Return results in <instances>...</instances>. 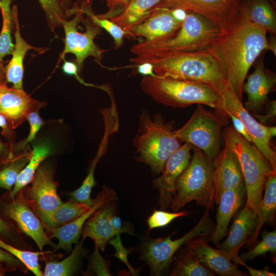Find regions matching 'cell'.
I'll use <instances>...</instances> for the list:
<instances>
[{
	"mask_svg": "<svg viewBox=\"0 0 276 276\" xmlns=\"http://www.w3.org/2000/svg\"><path fill=\"white\" fill-rule=\"evenodd\" d=\"M267 33L249 21L240 7L236 18L226 30L220 32L206 50L217 60L241 101L247 73L259 56L266 51Z\"/></svg>",
	"mask_w": 276,
	"mask_h": 276,
	"instance_id": "obj_1",
	"label": "cell"
},
{
	"mask_svg": "<svg viewBox=\"0 0 276 276\" xmlns=\"http://www.w3.org/2000/svg\"><path fill=\"white\" fill-rule=\"evenodd\" d=\"M130 61L135 64L149 62L157 76L203 83L220 95L228 82L218 62L207 50L139 55Z\"/></svg>",
	"mask_w": 276,
	"mask_h": 276,
	"instance_id": "obj_2",
	"label": "cell"
},
{
	"mask_svg": "<svg viewBox=\"0 0 276 276\" xmlns=\"http://www.w3.org/2000/svg\"><path fill=\"white\" fill-rule=\"evenodd\" d=\"M140 86L146 94L164 106L177 108L202 104L227 118L220 94L206 84L156 76H144Z\"/></svg>",
	"mask_w": 276,
	"mask_h": 276,
	"instance_id": "obj_3",
	"label": "cell"
},
{
	"mask_svg": "<svg viewBox=\"0 0 276 276\" xmlns=\"http://www.w3.org/2000/svg\"><path fill=\"white\" fill-rule=\"evenodd\" d=\"M174 130L173 122H167L160 113L151 117L143 110L133 139L137 155L135 159L149 166L154 174H160L169 157L181 145Z\"/></svg>",
	"mask_w": 276,
	"mask_h": 276,
	"instance_id": "obj_4",
	"label": "cell"
},
{
	"mask_svg": "<svg viewBox=\"0 0 276 276\" xmlns=\"http://www.w3.org/2000/svg\"><path fill=\"white\" fill-rule=\"evenodd\" d=\"M220 32L215 23L203 15L187 12L181 28L172 38L160 41L144 40L134 44L130 51L135 56L204 51Z\"/></svg>",
	"mask_w": 276,
	"mask_h": 276,
	"instance_id": "obj_5",
	"label": "cell"
},
{
	"mask_svg": "<svg viewBox=\"0 0 276 276\" xmlns=\"http://www.w3.org/2000/svg\"><path fill=\"white\" fill-rule=\"evenodd\" d=\"M193 154L175 184V193L170 208L178 212L189 202L213 210L215 203L213 163L201 150L192 146Z\"/></svg>",
	"mask_w": 276,
	"mask_h": 276,
	"instance_id": "obj_6",
	"label": "cell"
},
{
	"mask_svg": "<svg viewBox=\"0 0 276 276\" xmlns=\"http://www.w3.org/2000/svg\"><path fill=\"white\" fill-rule=\"evenodd\" d=\"M222 136L236 153L242 170L246 189V205L258 213L267 178L276 173L259 149L242 137L233 125L225 126Z\"/></svg>",
	"mask_w": 276,
	"mask_h": 276,
	"instance_id": "obj_7",
	"label": "cell"
},
{
	"mask_svg": "<svg viewBox=\"0 0 276 276\" xmlns=\"http://www.w3.org/2000/svg\"><path fill=\"white\" fill-rule=\"evenodd\" d=\"M210 210L206 208L198 223L179 239L173 240L171 239V235L156 239L148 236L142 238L138 248L140 259L148 264L151 275L159 276L166 273L176 252L187 242L198 237L212 234L215 224L210 217Z\"/></svg>",
	"mask_w": 276,
	"mask_h": 276,
	"instance_id": "obj_8",
	"label": "cell"
},
{
	"mask_svg": "<svg viewBox=\"0 0 276 276\" xmlns=\"http://www.w3.org/2000/svg\"><path fill=\"white\" fill-rule=\"evenodd\" d=\"M197 105L189 120L174 130V133L180 142L198 148L213 162L220 151L221 132L226 118L206 110L202 104Z\"/></svg>",
	"mask_w": 276,
	"mask_h": 276,
	"instance_id": "obj_9",
	"label": "cell"
},
{
	"mask_svg": "<svg viewBox=\"0 0 276 276\" xmlns=\"http://www.w3.org/2000/svg\"><path fill=\"white\" fill-rule=\"evenodd\" d=\"M72 11L75 14V16L70 20L66 19L61 21L65 38L64 48L60 59L64 60L66 54H74L79 72L83 70L84 61L89 56L93 57L95 61L102 66L103 54L105 50L94 41L95 37L101 34L102 29L87 15L84 19V14L77 5L72 9Z\"/></svg>",
	"mask_w": 276,
	"mask_h": 276,
	"instance_id": "obj_10",
	"label": "cell"
},
{
	"mask_svg": "<svg viewBox=\"0 0 276 276\" xmlns=\"http://www.w3.org/2000/svg\"><path fill=\"white\" fill-rule=\"evenodd\" d=\"M220 96L226 116L227 113H231L242 121L251 137L252 144L276 169L275 149L271 142L272 139L276 135V127L262 125L256 120L245 109L228 82Z\"/></svg>",
	"mask_w": 276,
	"mask_h": 276,
	"instance_id": "obj_11",
	"label": "cell"
},
{
	"mask_svg": "<svg viewBox=\"0 0 276 276\" xmlns=\"http://www.w3.org/2000/svg\"><path fill=\"white\" fill-rule=\"evenodd\" d=\"M242 2V0H164L156 8L180 9L187 12L202 15L215 23L221 31H223L237 17Z\"/></svg>",
	"mask_w": 276,
	"mask_h": 276,
	"instance_id": "obj_12",
	"label": "cell"
},
{
	"mask_svg": "<svg viewBox=\"0 0 276 276\" xmlns=\"http://www.w3.org/2000/svg\"><path fill=\"white\" fill-rule=\"evenodd\" d=\"M187 13L180 9L157 8L148 17L129 32L132 37H142L147 41L166 40L178 32Z\"/></svg>",
	"mask_w": 276,
	"mask_h": 276,
	"instance_id": "obj_13",
	"label": "cell"
},
{
	"mask_svg": "<svg viewBox=\"0 0 276 276\" xmlns=\"http://www.w3.org/2000/svg\"><path fill=\"white\" fill-rule=\"evenodd\" d=\"M265 52L263 51L254 63V71L246 76L247 81L242 86V91L247 96L243 105L248 111L254 113L264 108L268 100V95L275 88L276 74L265 66Z\"/></svg>",
	"mask_w": 276,
	"mask_h": 276,
	"instance_id": "obj_14",
	"label": "cell"
},
{
	"mask_svg": "<svg viewBox=\"0 0 276 276\" xmlns=\"http://www.w3.org/2000/svg\"><path fill=\"white\" fill-rule=\"evenodd\" d=\"M192 146L188 143L174 151L167 160L162 175L153 181L154 189L157 190L158 205L163 210L170 208L175 193L176 179L188 165Z\"/></svg>",
	"mask_w": 276,
	"mask_h": 276,
	"instance_id": "obj_15",
	"label": "cell"
},
{
	"mask_svg": "<svg viewBox=\"0 0 276 276\" xmlns=\"http://www.w3.org/2000/svg\"><path fill=\"white\" fill-rule=\"evenodd\" d=\"M21 190L15 199L12 198L11 201L4 205V214L14 221L19 229L31 238L42 251L45 246H53L54 244L45 232L42 222L30 209Z\"/></svg>",
	"mask_w": 276,
	"mask_h": 276,
	"instance_id": "obj_16",
	"label": "cell"
},
{
	"mask_svg": "<svg viewBox=\"0 0 276 276\" xmlns=\"http://www.w3.org/2000/svg\"><path fill=\"white\" fill-rule=\"evenodd\" d=\"M223 139L224 147L213 162L214 199L217 204L224 191L237 189L244 184L239 159L227 140Z\"/></svg>",
	"mask_w": 276,
	"mask_h": 276,
	"instance_id": "obj_17",
	"label": "cell"
},
{
	"mask_svg": "<svg viewBox=\"0 0 276 276\" xmlns=\"http://www.w3.org/2000/svg\"><path fill=\"white\" fill-rule=\"evenodd\" d=\"M115 191L104 186L101 192L94 199L93 203L84 213L73 221L60 227L50 228L45 227L52 233L51 237L58 239L56 249H62L69 253L72 250V245L79 243V238L86 220L98 209L106 203L117 200Z\"/></svg>",
	"mask_w": 276,
	"mask_h": 276,
	"instance_id": "obj_18",
	"label": "cell"
},
{
	"mask_svg": "<svg viewBox=\"0 0 276 276\" xmlns=\"http://www.w3.org/2000/svg\"><path fill=\"white\" fill-rule=\"evenodd\" d=\"M31 181L27 196H24L34 212H50L63 203L58 195L51 168L45 165L40 167Z\"/></svg>",
	"mask_w": 276,
	"mask_h": 276,
	"instance_id": "obj_19",
	"label": "cell"
},
{
	"mask_svg": "<svg viewBox=\"0 0 276 276\" xmlns=\"http://www.w3.org/2000/svg\"><path fill=\"white\" fill-rule=\"evenodd\" d=\"M43 103L34 99L24 89L10 88L3 81L0 83V113L14 129L20 125L28 114L38 110Z\"/></svg>",
	"mask_w": 276,
	"mask_h": 276,
	"instance_id": "obj_20",
	"label": "cell"
},
{
	"mask_svg": "<svg viewBox=\"0 0 276 276\" xmlns=\"http://www.w3.org/2000/svg\"><path fill=\"white\" fill-rule=\"evenodd\" d=\"M185 247L206 268L220 276H244L232 263L229 255L220 249L209 246L203 239H193L187 242Z\"/></svg>",
	"mask_w": 276,
	"mask_h": 276,
	"instance_id": "obj_21",
	"label": "cell"
},
{
	"mask_svg": "<svg viewBox=\"0 0 276 276\" xmlns=\"http://www.w3.org/2000/svg\"><path fill=\"white\" fill-rule=\"evenodd\" d=\"M117 213V200L109 201L97 210L85 222L81 232L82 239L91 238L101 251H104L109 241L118 235L111 222V217Z\"/></svg>",
	"mask_w": 276,
	"mask_h": 276,
	"instance_id": "obj_22",
	"label": "cell"
},
{
	"mask_svg": "<svg viewBox=\"0 0 276 276\" xmlns=\"http://www.w3.org/2000/svg\"><path fill=\"white\" fill-rule=\"evenodd\" d=\"M257 222V213L246 205L236 215L227 238L219 246L220 249L229 255L232 261L238 256L239 249L252 235Z\"/></svg>",
	"mask_w": 276,
	"mask_h": 276,
	"instance_id": "obj_23",
	"label": "cell"
},
{
	"mask_svg": "<svg viewBox=\"0 0 276 276\" xmlns=\"http://www.w3.org/2000/svg\"><path fill=\"white\" fill-rule=\"evenodd\" d=\"M245 195V184L221 194L217 209L216 224L210 239L216 246L226 236L229 222L242 205Z\"/></svg>",
	"mask_w": 276,
	"mask_h": 276,
	"instance_id": "obj_24",
	"label": "cell"
},
{
	"mask_svg": "<svg viewBox=\"0 0 276 276\" xmlns=\"http://www.w3.org/2000/svg\"><path fill=\"white\" fill-rule=\"evenodd\" d=\"M15 30L14 33L15 44L12 53V57L5 67L6 80L13 85V88L23 89L24 60L27 52L30 50H38L29 44L21 36L17 15V9L14 6L12 9Z\"/></svg>",
	"mask_w": 276,
	"mask_h": 276,
	"instance_id": "obj_25",
	"label": "cell"
},
{
	"mask_svg": "<svg viewBox=\"0 0 276 276\" xmlns=\"http://www.w3.org/2000/svg\"><path fill=\"white\" fill-rule=\"evenodd\" d=\"M241 8L249 21L275 35V9L270 0H244Z\"/></svg>",
	"mask_w": 276,
	"mask_h": 276,
	"instance_id": "obj_26",
	"label": "cell"
},
{
	"mask_svg": "<svg viewBox=\"0 0 276 276\" xmlns=\"http://www.w3.org/2000/svg\"><path fill=\"white\" fill-rule=\"evenodd\" d=\"M164 0H130L124 10L110 20L128 32L148 17Z\"/></svg>",
	"mask_w": 276,
	"mask_h": 276,
	"instance_id": "obj_27",
	"label": "cell"
},
{
	"mask_svg": "<svg viewBox=\"0 0 276 276\" xmlns=\"http://www.w3.org/2000/svg\"><path fill=\"white\" fill-rule=\"evenodd\" d=\"M89 206L71 199L63 202L56 209L48 212H34L44 227L55 228L73 221L86 211Z\"/></svg>",
	"mask_w": 276,
	"mask_h": 276,
	"instance_id": "obj_28",
	"label": "cell"
},
{
	"mask_svg": "<svg viewBox=\"0 0 276 276\" xmlns=\"http://www.w3.org/2000/svg\"><path fill=\"white\" fill-rule=\"evenodd\" d=\"M264 194L257 213L256 227L251 237L247 240L249 244H255L261 228L266 223L273 222L276 211V173L270 175L264 186Z\"/></svg>",
	"mask_w": 276,
	"mask_h": 276,
	"instance_id": "obj_29",
	"label": "cell"
},
{
	"mask_svg": "<svg viewBox=\"0 0 276 276\" xmlns=\"http://www.w3.org/2000/svg\"><path fill=\"white\" fill-rule=\"evenodd\" d=\"M51 145L47 142L33 144L31 158L28 164L19 174L11 192L12 198H14L22 188L32 181L39 165L51 154Z\"/></svg>",
	"mask_w": 276,
	"mask_h": 276,
	"instance_id": "obj_30",
	"label": "cell"
},
{
	"mask_svg": "<svg viewBox=\"0 0 276 276\" xmlns=\"http://www.w3.org/2000/svg\"><path fill=\"white\" fill-rule=\"evenodd\" d=\"M82 239L76 244L71 254L62 261L47 262L43 275L68 276L75 274L80 268L85 255V249Z\"/></svg>",
	"mask_w": 276,
	"mask_h": 276,
	"instance_id": "obj_31",
	"label": "cell"
},
{
	"mask_svg": "<svg viewBox=\"0 0 276 276\" xmlns=\"http://www.w3.org/2000/svg\"><path fill=\"white\" fill-rule=\"evenodd\" d=\"M173 259L175 261L170 276H215L186 247Z\"/></svg>",
	"mask_w": 276,
	"mask_h": 276,
	"instance_id": "obj_32",
	"label": "cell"
},
{
	"mask_svg": "<svg viewBox=\"0 0 276 276\" xmlns=\"http://www.w3.org/2000/svg\"><path fill=\"white\" fill-rule=\"evenodd\" d=\"M77 7L84 14L89 16L96 24L101 29L105 30L111 36L113 39L114 48L116 49L122 46L124 42V37L125 36H130L128 32L124 30L110 20L96 15L93 11L90 2L85 1L80 6H77Z\"/></svg>",
	"mask_w": 276,
	"mask_h": 276,
	"instance_id": "obj_33",
	"label": "cell"
},
{
	"mask_svg": "<svg viewBox=\"0 0 276 276\" xmlns=\"http://www.w3.org/2000/svg\"><path fill=\"white\" fill-rule=\"evenodd\" d=\"M12 0L0 1V7L3 16V26L0 33V61L12 53L14 44L12 43L11 31L14 23L10 4Z\"/></svg>",
	"mask_w": 276,
	"mask_h": 276,
	"instance_id": "obj_34",
	"label": "cell"
},
{
	"mask_svg": "<svg viewBox=\"0 0 276 276\" xmlns=\"http://www.w3.org/2000/svg\"><path fill=\"white\" fill-rule=\"evenodd\" d=\"M104 152L99 149L97 155L93 160L88 173L81 186L76 190L71 192L69 195L71 199L78 202L83 203L90 206L94 199L90 197V193L93 188L96 185L95 179V170L96 167Z\"/></svg>",
	"mask_w": 276,
	"mask_h": 276,
	"instance_id": "obj_35",
	"label": "cell"
},
{
	"mask_svg": "<svg viewBox=\"0 0 276 276\" xmlns=\"http://www.w3.org/2000/svg\"><path fill=\"white\" fill-rule=\"evenodd\" d=\"M44 11L50 30L54 32L61 27V21L71 15V9L67 8L63 0H38Z\"/></svg>",
	"mask_w": 276,
	"mask_h": 276,
	"instance_id": "obj_36",
	"label": "cell"
},
{
	"mask_svg": "<svg viewBox=\"0 0 276 276\" xmlns=\"http://www.w3.org/2000/svg\"><path fill=\"white\" fill-rule=\"evenodd\" d=\"M270 252L276 253V230L269 232L265 230L262 234V239L254 247L239 256V260L243 262L251 260L257 257Z\"/></svg>",
	"mask_w": 276,
	"mask_h": 276,
	"instance_id": "obj_37",
	"label": "cell"
},
{
	"mask_svg": "<svg viewBox=\"0 0 276 276\" xmlns=\"http://www.w3.org/2000/svg\"><path fill=\"white\" fill-rule=\"evenodd\" d=\"M0 247L10 252L18 259L35 275H43V272L40 269L39 263V257L43 254L42 251L40 252H33L19 249L5 243L1 238Z\"/></svg>",
	"mask_w": 276,
	"mask_h": 276,
	"instance_id": "obj_38",
	"label": "cell"
},
{
	"mask_svg": "<svg viewBox=\"0 0 276 276\" xmlns=\"http://www.w3.org/2000/svg\"><path fill=\"white\" fill-rule=\"evenodd\" d=\"M29 159L24 157L12 162L9 166L0 171V189L10 192L15 184L18 176L26 166Z\"/></svg>",
	"mask_w": 276,
	"mask_h": 276,
	"instance_id": "obj_39",
	"label": "cell"
},
{
	"mask_svg": "<svg viewBox=\"0 0 276 276\" xmlns=\"http://www.w3.org/2000/svg\"><path fill=\"white\" fill-rule=\"evenodd\" d=\"M191 212L188 211L171 213L164 210H154L147 220L149 231L154 228L166 226L175 219L187 216Z\"/></svg>",
	"mask_w": 276,
	"mask_h": 276,
	"instance_id": "obj_40",
	"label": "cell"
},
{
	"mask_svg": "<svg viewBox=\"0 0 276 276\" xmlns=\"http://www.w3.org/2000/svg\"><path fill=\"white\" fill-rule=\"evenodd\" d=\"M38 111H33L28 114L27 119L30 125L29 133L26 139L17 146L18 148L22 149L31 142L35 139L36 134L42 127L43 121L38 114Z\"/></svg>",
	"mask_w": 276,
	"mask_h": 276,
	"instance_id": "obj_41",
	"label": "cell"
},
{
	"mask_svg": "<svg viewBox=\"0 0 276 276\" xmlns=\"http://www.w3.org/2000/svg\"><path fill=\"white\" fill-rule=\"evenodd\" d=\"M99 247L95 245V251L91 256L90 266L98 275H111L110 272L109 262L102 257Z\"/></svg>",
	"mask_w": 276,
	"mask_h": 276,
	"instance_id": "obj_42",
	"label": "cell"
},
{
	"mask_svg": "<svg viewBox=\"0 0 276 276\" xmlns=\"http://www.w3.org/2000/svg\"><path fill=\"white\" fill-rule=\"evenodd\" d=\"M108 243L111 244L116 248V253L113 256L116 257L122 262L125 263L129 269L131 274L133 275L137 274V270L132 267L127 260V255L132 249H127L124 247L120 238V235L116 236L114 238H112L109 241Z\"/></svg>",
	"mask_w": 276,
	"mask_h": 276,
	"instance_id": "obj_43",
	"label": "cell"
},
{
	"mask_svg": "<svg viewBox=\"0 0 276 276\" xmlns=\"http://www.w3.org/2000/svg\"><path fill=\"white\" fill-rule=\"evenodd\" d=\"M264 107L266 108L265 114L252 113L251 114L261 124L269 126L275 122L276 119L275 100H268Z\"/></svg>",
	"mask_w": 276,
	"mask_h": 276,
	"instance_id": "obj_44",
	"label": "cell"
},
{
	"mask_svg": "<svg viewBox=\"0 0 276 276\" xmlns=\"http://www.w3.org/2000/svg\"><path fill=\"white\" fill-rule=\"evenodd\" d=\"M227 116L231 119L233 123V126L235 130L245 140L252 143L251 137L242 121L236 116L231 113H227Z\"/></svg>",
	"mask_w": 276,
	"mask_h": 276,
	"instance_id": "obj_45",
	"label": "cell"
},
{
	"mask_svg": "<svg viewBox=\"0 0 276 276\" xmlns=\"http://www.w3.org/2000/svg\"><path fill=\"white\" fill-rule=\"evenodd\" d=\"M20 262L18 259L7 251L0 249V262H4L10 268L15 269L19 265Z\"/></svg>",
	"mask_w": 276,
	"mask_h": 276,
	"instance_id": "obj_46",
	"label": "cell"
},
{
	"mask_svg": "<svg viewBox=\"0 0 276 276\" xmlns=\"http://www.w3.org/2000/svg\"><path fill=\"white\" fill-rule=\"evenodd\" d=\"M64 61L62 66L63 72L66 75L75 76L80 82L85 84L78 76L79 71L77 64L75 62L66 61L65 59H64Z\"/></svg>",
	"mask_w": 276,
	"mask_h": 276,
	"instance_id": "obj_47",
	"label": "cell"
},
{
	"mask_svg": "<svg viewBox=\"0 0 276 276\" xmlns=\"http://www.w3.org/2000/svg\"><path fill=\"white\" fill-rule=\"evenodd\" d=\"M107 4L110 10L105 15L109 17H112L113 13L120 14L125 9L124 0H107Z\"/></svg>",
	"mask_w": 276,
	"mask_h": 276,
	"instance_id": "obj_48",
	"label": "cell"
},
{
	"mask_svg": "<svg viewBox=\"0 0 276 276\" xmlns=\"http://www.w3.org/2000/svg\"><path fill=\"white\" fill-rule=\"evenodd\" d=\"M235 263L242 265L246 267L249 274L252 276H275L276 275L275 273L272 272L267 269L260 270L249 267L245 262L240 261L239 260V256L235 260Z\"/></svg>",
	"mask_w": 276,
	"mask_h": 276,
	"instance_id": "obj_49",
	"label": "cell"
},
{
	"mask_svg": "<svg viewBox=\"0 0 276 276\" xmlns=\"http://www.w3.org/2000/svg\"><path fill=\"white\" fill-rule=\"evenodd\" d=\"M137 73L144 76L155 77L152 65L149 62H143L136 64Z\"/></svg>",
	"mask_w": 276,
	"mask_h": 276,
	"instance_id": "obj_50",
	"label": "cell"
},
{
	"mask_svg": "<svg viewBox=\"0 0 276 276\" xmlns=\"http://www.w3.org/2000/svg\"><path fill=\"white\" fill-rule=\"evenodd\" d=\"M271 51L274 56L276 55V37L275 35L271 34V36L267 38L266 51Z\"/></svg>",
	"mask_w": 276,
	"mask_h": 276,
	"instance_id": "obj_51",
	"label": "cell"
},
{
	"mask_svg": "<svg viewBox=\"0 0 276 276\" xmlns=\"http://www.w3.org/2000/svg\"><path fill=\"white\" fill-rule=\"evenodd\" d=\"M10 230L9 224L0 216V233L7 235L10 233Z\"/></svg>",
	"mask_w": 276,
	"mask_h": 276,
	"instance_id": "obj_52",
	"label": "cell"
},
{
	"mask_svg": "<svg viewBox=\"0 0 276 276\" xmlns=\"http://www.w3.org/2000/svg\"><path fill=\"white\" fill-rule=\"evenodd\" d=\"M8 122L6 118L0 113V127L6 130L8 128Z\"/></svg>",
	"mask_w": 276,
	"mask_h": 276,
	"instance_id": "obj_53",
	"label": "cell"
},
{
	"mask_svg": "<svg viewBox=\"0 0 276 276\" xmlns=\"http://www.w3.org/2000/svg\"><path fill=\"white\" fill-rule=\"evenodd\" d=\"M5 77V67L3 66V61H0V80H3Z\"/></svg>",
	"mask_w": 276,
	"mask_h": 276,
	"instance_id": "obj_54",
	"label": "cell"
},
{
	"mask_svg": "<svg viewBox=\"0 0 276 276\" xmlns=\"http://www.w3.org/2000/svg\"><path fill=\"white\" fill-rule=\"evenodd\" d=\"M5 273V269L4 268L2 262H0V276L4 275Z\"/></svg>",
	"mask_w": 276,
	"mask_h": 276,
	"instance_id": "obj_55",
	"label": "cell"
},
{
	"mask_svg": "<svg viewBox=\"0 0 276 276\" xmlns=\"http://www.w3.org/2000/svg\"><path fill=\"white\" fill-rule=\"evenodd\" d=\"M63 2L64 3V4L65 5V7L70 9V6L71 5L70 0H63Z\"/></svg>",
	"mask_w": 276,
	"mask_h": 276,
	"instance_id": "obj_56",
	"label": "cell"
},
{
	"mask_svg": "<svg viewBox=\"0 0 276 276\" xmlns=\"http://www.w3.org/2000/svg\"><path fill=\"white\" fill-rule=\"evenodd\" d=\"M130 1V0H124V5L125 8L127 6V5H128Z\"/></svg>",
	"mask_w": 276,
	"mask_h": 276,
	"instance_id": "obj_57",
	"label": "cell"
},
{
	"mask_svg": "<svg viewBox=\"0 0 276 276\" xmlns=\"http://www.w3.org/2000/svg\"><path fill=\"white\" fill-rule=\"evenodd\" d=\"M3 149V145L1 144V142H0V151L2 150Z\"/></svg>",
	"mask_w": 276,
	"mask_h": 276,
	"instance_id": "obj_58",
	"label": "cell"
},
{
	"mask_svg": "<svg viewBox=\"0 0 276 276\" xmlns=\"http://www.w3.org/2000/svg\"><path fill=\"white\" fill-rule=\"evenodd\" d=\"M3 81V80H0V83Z\"/></svg>",
	"mask_w": 276,
	"mask_h": 276,
	"instance_id": "obj_59",
	"label": "cell"
}]
</instances>
